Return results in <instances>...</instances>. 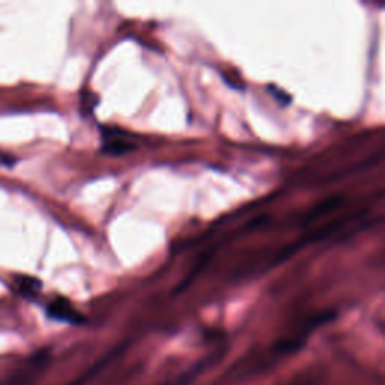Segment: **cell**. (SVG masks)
<instances>
[{"label": "cell", "mask_w": 385, "mask_h": 385, "mask_svg": "<svg viewBox=\"0 0 385 385\" xmlns=\"http://www.w3.org/2000/svg\"><path fill=\"white\" fill-rule=\"evenodd\" d=\"M136 149V143L125 131L103 128V152L108 155H124Z\"/></svg>", "instance_id": "1"}, {"label": "cell", "mask_w": 385, "mask_h": 385, "mask_svg": "<svg viewBox=\"0 0 385 385\" xmlns=\"http://www.w3.org/2000/svg\"><path fill=\"white\" fill-rule=\"evenodd\" d=\"M47 315L54 320H60V322H68L72 325H80L85 322V318L72 307L67 298L53 300L47 307Z\"/></svg>", "instance_id": "2"}, {"label": "cell", "mask_w": 385, "mask_h": 385, "mask_svg": "<svg viewBox=\"0 0 385 385\" xmlns=\"http://www.w3.org/2000/svg\"><path fill=\"white\" fill-rule=\"evenodd\" d=\"M14 281L17 283V289L26 298H33L40 293L42 283L32 276H15Z\"/></svg>", "instance_id": "3"}, {"label": "cell", "mask_w": 385, "mask_h": 385, "mask_svg": "<svg viewBox=\"0 0 385 385\" xmlns=\"http://www.w3.org/2000/svg\"><path fill=\"white\" fill-rule=\"evenodd\" d=\"M206 366V361H202L199 364H196L195 368H191L188 372L186 373H182L181 377H178L175 381H170V382H166L164 385H190L192 381H195L200 372L204 370V368Z\"/></svg>", "instance_id": "4"}, {"label": "cell", "mask_w": 385, "mask_h": 385, "mask_svg": "<svg viewBox=\"0 0 385 385\" xmlns=\"http://www.w3.org/2000/svg\"><path fill=\"white\" fill-rule=\"evenodd\" d=\"M268 90L271 92V95L274 97V99H276L280 106H288V104L292 103L290 95L288 92H285V90H283V89H280L279 86L271 85V86H268Z\"/></svg>", "instance_id": "5"}, {"label": "cell", "mask_w": 385, "mask_h": 385, "mask_svg": "<svg viewBox=\"0 0 385 385\" xmlns=\"http://www.w3.org/2000/svg\"><path fill=\"white\" fill-rule=\"evenodd\" d=\"M17 161H18V160H17L15 157H13V155H9V154H6V152L0 151V166H5V167H8V169H11V167L15 166Z\"/></svg>", "instance_id": "6"}]
</instances>
